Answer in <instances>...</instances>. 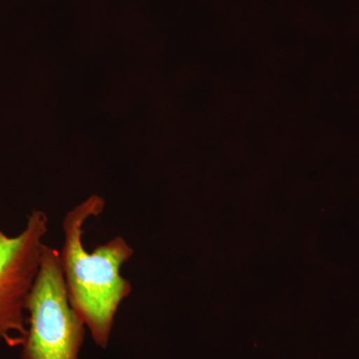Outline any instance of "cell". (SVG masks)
Wrapping results in <instances>:
<instances>
[{"mask_svg":"<svg viewBox=\"0 0 359 359\" xmlns=\"http://www.w3.org/2000/svg\"><path fill=\"white\" fill-rule=\"evenodd\" d=\"M102 201L92 198L67 212L62 222L60 263L70 304L86 325L94 344L107 348L116 314L133 287L121 275L134 249L121 236L98 245L93 252L83 244L84 226L103 211Z\"/></svg>","mask_w":359,"mask_h":359,"instance_id":"1","label":"cell"},{"mask_svg":"<svg viewBox=\"0 0 359 359\" xmlns=\"http://www.w3.org/2000/svg\"><path fill=\"white\" fill-rule=\"evenodd\" d=\"M48 217L34 211L25 228L11 237L0 231V339L21 346L27 330V302L39 275Z\"/></svg>","mask_w":359,"mask_h":359,"instance_id":"3","label":"cell"},{"mask_svg":"<svg viewBox=\"0 0 359 359\" xmlns=\"http://www.w3.org/2000/svg\"><path fill=\"white\" fill-rule=\"evenodd\" d=\"M21 359H80L86 325L70 304L60 252L45 245L27 302Z\"/></svg>","mask_w":359,"mask_h":359,"instance_id":"2","label":"cell"}]
</instances>
